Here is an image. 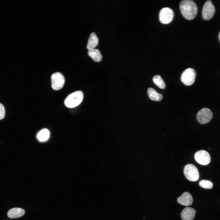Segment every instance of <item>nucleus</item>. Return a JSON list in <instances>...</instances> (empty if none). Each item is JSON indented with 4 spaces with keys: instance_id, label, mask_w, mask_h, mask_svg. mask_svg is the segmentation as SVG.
Instances as JSON below:
<instances>
[{
    "instance_id": "obj_7",
    "label": "nucleus",
    "mask_w": 220,
    "mask_h": 220,
    "mask_svg": "<svg viewBox=\"0 0 220 220\" xmlns=\"http://www.w3.org/2000/svg\"><path fill=\"white\" fill-rule=\"evenodd\" d=\"M51 86L53 89L58 90L63 87L65 79L63 75L60 72L53 73L51 76Z\"/></svg>"
},
{
    "instance_id": "obj_6",
    "label": "nucleus",
    "mask_w": 220,
    "mask_h": 220,
    "mask_svg": "<svg viewBox=\"0 0 220 220\" xmlns=\"http://www.w3.org/2000/svg\"><path fill=\"white\" fill-rule=\"evenodd\" d=\"M174 16V13L171 9L167 7L164 8L160 12L159 20L162 24H168L172 21Z\"/></svg>"
},
{
    "instance_id": "obj_20",
    "label": "nucleus",
    "mask_w": 220,
    "mask_h": 220,
    "mask_svg": "<svg viewBox=\"0 0 220 220\" xmlns=\"http://www.w3.org/2000/svg\"><path fill=\"white\" fill-rule=\"evenodd\" d=\"M218 38H219V41L220 42V31L219 34H218Z\"/></svg>"
},
{
    "instance_id": "obj_19",
    "label": "nucleus",
    "mask_w": 220,
    "mask_h": 220,
    "mask_svg": "<svg viewBox=\"0 0 220 220\" xmlns=\"http://www.w3.org/2000/svg\"><path fill=\"white\" fill-rule=\"evenodd\" d=\"M5 111L3 105L0 103V120L4 118L5 116Z\"/></svg>"
},
{
    "instance_id": "obj_1",
    "label": "nucleus",
    "mask_w": 220,
    "mask_h": 220,
    "mask_svg": "<svg viewBox=\"0 0 220 220\" xmlns=\"http://www.w3.org/2000/svg\"><path fill=\"white\" fill-rule=\"evenodd\" d=\"M180 9L183 16L186 19H194L197 13V7L195 3L191 0H183L180 4Z\"/></svg>"
},
{
    "instance_id": "obj_8",
    "label": "nucleus",
    "mask_w": 220,
    "mask_h": 220,
    "mask_svg": "<svg viewBox=\"0 0 220 220\" xmlns=\"http://www.w3.org/2000/svg\"><path fill=\"white\" fill-rule=\"evenodd\" d=\"M215 12L214 6L210 0L206 2L203 6L202 11V16L205 20L211 19L213 16Z\"/></svg>"
},
{
    "instance_id": "obj_14",
    "label": "nucleus",
    "mask_w": 220,
    "mask_h": 220,
    "mask_svg": "<svg viewBox=\"0 0 220 220\" xmlns=\"http://www.w3.org/2000/svg\"><path fill=\"white\" fill-rule=\"evenodd\" d=\"M147 93L149 98L152 101H159L162 99V95L152 88H149L147 90Z\"/></svg>"
},
{
    "instance_id": "obj_5",
    "label": "nucleus",
    "mask_w": 220,
    "mask_h": 220,
    "mask_svg": "<svg viewBox=\"0 0 220 220\" xmlns=\"http://www.w3.org/2000/svg\"><path fill=\"white\" fill-rule=\"evenodd\" d=\"M213 113L209 109L204 108L200 110L197 113L196 119L197 121L201 124L208 123L212 119Z\"/></svg>"
},
{
    "instance_id": "obj_12",
    "label": "nucleus",
    "mask_w": 220,
    "mask_h": 220,
    "mask_svg": "<svg viewBox=\"0 0 220 220\" xmlns=\"http://www.w3.org/2000/svg\"><path fill=\"white\" fill-rule=\"evenodd\" d=\"M25 214L24 210L20 208H14L10 209L7 212L8 216L10 218H16L23 216Z\"/></svg>"
},
{
    "instance_id": "obj_4",
    "label": "nucleus",
    "mask_w": 220,
    "mask_h": 220,
    "mask_svg": "<svg viewBox=\"0 0 220 220\" xmlns=\"http://www.w3.org/2000/svg\"><path fill=\"white\" fill-rule=\"evenodd\" d=\"M196 75V71L193 69L188 68L182 73L181 77V81L185 85H191L195 81Z\"/></svg>"
},
{
    "instance_id": "obj_16",
    "label": "nucleus",
    "mask_w": 220,
    "mask_h": 220,
    "mask_svg": "<svg viewBox=\"0 0 220 220\" xmlns=\"http://www.w3.org/2000/svg\"><path fill=\"white\" fill-rule=\"evenodd\" d=\"M50 132L46 129L41 130L37 135V138L41 141H44L47 140L49 137Z\"/></svg>"
},
{
    "instance_id": "obj_9",
    "label": "nucleus",
    "mask_w": 220,
    "mask_h": 220,
    "mask_svg": "<svg viewBox=\"0 0 220 220\" xmlns=\"http://www.w3.org/2000/svg\"><path fill=\"white\" fill-rule=\"evenodd\" d=\"M195 160L199 164L206 165L211 161V157L209 153L204 150H200L196 152L194 155Z\"/></svg>"
},
{
    "instance_id": "obj_15",
    "label": "nucleus",
    "mask_w": 220,
    "mask_h": 220,
    "mask_svg": "<svg viewBox=\"0 0 220 220\" xmlns=\"http://www.w3.org/2000/svg\"><path fill=\"white\" fill-rule=\"evenodd\" d=\"M88 53V55L95 62H100L102 59V56L100 52L97 49H93L89 50Z\"/></svg>"
},
{
    "instance_id": "obj_13",
    "label": "nucleus",
    "mask_w": 220,
    "mask_h": 220,
    "mask_svg": "<svg viewBox=\"0 0 220 220\" xmlns=\"http://www.w3.org/2000/svg\"><path fill=\"white\" fill-rule=\"evenodd\" d=\"M98 39L95 34L92 33L90 35L87 48L88 50L92 49L96 47L98 44Z\"/></svg>"
},
{
    "instance_id": "obj_18",
    "label": "nucleus",
    "mask_w": 220,
    "mask_h": 220,
    "mask_svg": "<svg viewBox=\"0 0 220 220\" xmlns=\"http://www.w3.org/2000/svg\"><path fill=\"white\" fill-rule=\"evenodd\" d=\"M199 184L200 187L205 189H211L213 186V183L211 181L205 180L200 181Z\"/></svg>"
},
{
    "instance_id": "obj_17",
    "label": "nucleus",
    "mask_w": 220,
    "mask_h": 220,
    "mask_svg": "<svg viewBox=\"0 0 220 220\" xmlns=\"http://www.w3.org/2000/svg\"><path fill=\"white\" fill-rule=\"evenodd\" d=\"M154 83L159 88L164 89L166 87L165 84L161 77L159 75H156L152 78Z\"/></svg>"
},
{
    "instance_id": "obj_2",
    "label": "nucleus",
    "mask_w": 220,
    "mask_h": 220,
    "mask_svg": "<svg viewBox=\"0 0 220 220\" xmlns=\"http://www.w3.org/2000/svg\"><path fill=\"white\" fill-rule=\"evenodd\" d=\"M83 94L81 91H77L69 94L64 101L65 105L68 108L76 107L82 102L83 99Z\"/></svg>"
},
{
    "instance_id": "obj_3",
    "label": "nucleus",
    "mask_w": 220,
    "mask_h": 220,
    "mask_svg": "<svg viewBox=\"0 0 220 220\" xmlns=\"http://www.w3.org/2000/svg\"><path fill=\"white\" fill-rule=\"evenodd\" d=\"M184 174L186 178L191 181H196L199 178V174L197 169L191 164H188L185 166Z\"/></svg>"
},
{
    "instance_id": "obj_10",
    "label": "nucleus",
    "mask_w": 220,
    "mask_h": 220,
    "mask_svg": "<svg viewBox=\"0 0 220 220\" xmlns=\"http://www.w3.org/2000/svg\"><path fill=\"white\" fill-rule=\"evenodd\" d=\"M177 201L179 204L185 206L191 205L193 202V198L191 195L188 192L184 193L178 198Z\"/></svg>"
},
{
    "instance_id": "obj_11",
    "label": "nucleus",
    "mask_w": 220,
    "mask_h": 220,
    "mask_svg": "<svg viewBox=\"0 0 220 220\" xmlns=\"http://www.w3.org/2000/svg\"><path fill=\"white\" fill-rule=\"evenodd\" d=\"M196 212V210L190 207L184 208L181 213V216L183 220H193Z\"/></svg>"
}]
</instances>
